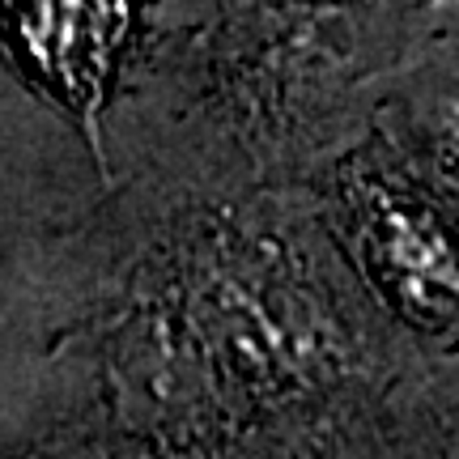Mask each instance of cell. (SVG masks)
<instances>
[{"instance_id": "cell-1", "label": "cell", "mask_w": 459, "mask_h": 459, "mask_svg": "<svg viewBox=\"0 0 459 459\" xmlns=\"http://www.w3.org/2000/svg\"><path fill=\"white\" fill-rule=\"evenodd\" d=\"M132 39V0H0V60L17 82L99 141L119 60Z\"/></svg>"}, {"instance_id": "cell-2", "label": "cell", "mask_w": 459, "mask_h": 459, "mask_svg": "<svg viewBox=\"0 0 459 459\" xmlns=\"http://www.w3.org/2000/svg\"><path fill=\"white\" fill-rule=\"evenodd\" d=\"M358 243L387 294L412 315H443L459 298V260L443 226L392 192L358 196Z\"/></svg>"}]
</instances>
